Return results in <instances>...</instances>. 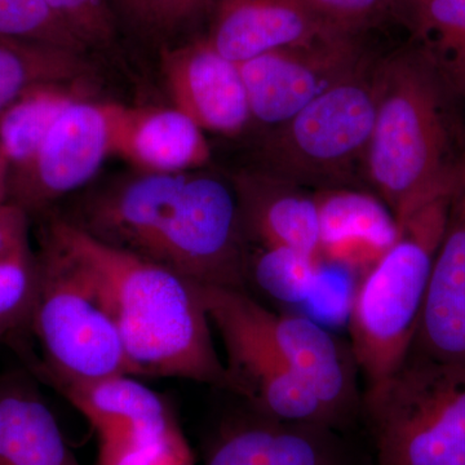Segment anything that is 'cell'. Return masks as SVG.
<instances>
[{"instance_id": "3", "label": "cell", "mask_w": 465, "mask_h": 465, "mask_svg": "<svg viewBox=\"0 0 465 465\" xmlns=\"http://www.w3.org/2000/svg\"><path fill=\"white\" fill-rule=\"evenodd\" d=\"M457 193L410 216L393 246L366 271L358 286L351 311V347L367 387L393 374L411 351Z\"/></svg>"}, {"instance_id": "30", "label": "cell", "mask_w": 465, "mask_h": 465, "mask_svg": "<svg viewBox=\"0 0 465 465\" xmlns=\"http://www.w3.org/2000/svg\"><path fill=\"white\" fill-rule=\"evenodd\" d=\"M9 180H11V166L7 154L0 143V206L9 202Z\"/></svg>"}, {"instance_id": "28", "label": "cell", "mask_w": 465, "mask_h": 465, "mask_svg": "<svg viewBox=\"0 0 465 465\" xmlns=\"http://www.w3.org/2000/svg\"><path fill=\"white\" fill-rule=\"evenodd\" d=\"M204 5L206 0H150L149 25L174 29L195 16Z\"/></svg>"}, {"instance_id": "16", "label": "cell", "mask_w": 465, "mask_h": 465, "mask_svg": "<svg viewBox=\"0 0 465 465\" xmlns=\"http://www.w3.org/2000/svg\"><path fill=\"white\" fill-rule=\"evenodd\" d=\"M234 191L246 241L322 260L316 195L269 171L241 176Z\"/></svg>"}, {"instance_id": "9", "label": "cell", "mask_w": 465, "mask_h": 465, "mask_svg": "<svg viewBox=\"0 0 465 465\" xmlns=\"http://www.w3.org/2000/svg\"><path fill=\"white\" fill-rule=\"evenodd\" d=\"M223 289L234 311L316 394L341 428L361 412L360 369L351 345L309 318L269 311L249 291Z\"/></svg>"}, {"instance_id": "8", "label": "cell", "mask_w": 465, "mask_h": 465, "mask_svg": "<svg viewBox=\"0 0 465 465\" xmlns=\"http://www.w3.org/2000/svg\"><path fill=\"white\" fill-rule=\"evenodd\" d=\"M197 284L211 324L216 327L224 344L229 391L241 396L252 412L265 418L341 430L316 394L234 311L224 289Z\"/></svg>"}, {"instance_id": "10", "label": "cell", "mask_w": 465, "mask_h": 465, "mask_svg": "<svg viewBox=\"0 0 465 465\" xmlns=\"http://www.w3.org/2000/svg\"><path fill=\"white\" fill-rule=\"evenodd\" d=\"M370 58L354 34L281 48L238 64L252 119L282 124Z\"/></svg>"}, {"instance_id": "24", "label": "cell", "mask_w": 465, "mask_h": 465, "mask_svg": "<svg viewBox=\"0 0 465 465\" xmlns=\"http://www.w3.org/2000/svg\"><path fill=\"white\" fill-rule=\"evenodd\" d=\"M320 262L299 251L262 247L247 259V278L278 302H300L316 287Z\"/></svg>"}, {"instance_id": "12", "label": "cell", "mask_w": 465, "mask_h": 465, "mask_svg": "<svg viewBox=\"0 0 465 465\" xmlns=\"http://www.w3.org/2000/svg\"><path fill=\"white\" fill-rule=\"evenodd\" d=\"M341 34L351 33L308 0H219L207 41L223 56L241 64Z\"/></svg>"}, {"instance_id": "26", "label": "cell", "mask_w": 465, "mask_h": 465, "mask_svg": "<svg viewBox=\"0 0 465 465\" xmlns=\"http://www.w3.org/2000/svg\"><path fill=\"white\" fill-rule=\"evenodd\" d=\"M87 45H103L114 36L108 0H45Z\"/></svg>"}, {"instance_id": "1", "label": "cell", "mask_w": 465, "mask_h": 465, "mask_svg": "<svg viewBox=\"0 0 465 465\" xmlns=\"http://www.w3.org/2000/svg\"><path fill=\"white\" fill-rule=\"evenodd\" d=\"M45 229L94 275L108 300L131 375L231 390L197 282L92 237L65 217Z\"/></svg>"}, {"instance_id": "18", "label": "cell", "mask_w": 465, "mask_h": 465, "mask_svg": "<svg viewBox=\"0 0 465 465\" xmlns=\"http://www.w3.org/2000/svg\"><path fill=\"white\" fill-rule=\"evenodd\" d=\"M204 131L177 108L134 109L122 105L114 154L149 173H183L211 158Z\"/></svg>"}, {"instance_id": "20", "label": "cell", "mask_w": 465, "mask_h": 465, "mask_svg": "<svg viewBox=\"0 0 465 465\" xmlns=\"http://www.w3.org/2000/svg\"><path fill=\"white\" fill-rule=\"evenodd\" d=\"M69 84L38 85L0 113V143L12 173L9 185L32 167L61 113L84 99V91Z\"/></svg>"}, {"instance_id": "13", "label": "cell", "mask_w": 465, "mask_h": 465, "mask_svg": "<svg viewBox=\"0 0 465 465\" xmlns=\"http://www.w3.org/2000/svg\"><path fill=\"white\" fill-rule=\"evenodd\" d=\"M162 65L174 108L202 130L231 136L252 119L238 64L207 39L164 51Z\"/></svg>"}, {"instance_id": "4", "label": "cell", "mask_w": 465, "mask_h": 465, "mask_svg": "<svg viewBox=\"0 0 465 465\" xmlns=\"http://www.w3.org/2000/svg\"><path fill=\"white\" fill-rule=\"evenodd\" d=\"M36 258L38 283L29 326L41 347L39 370L45 381L131 375L108 300L90 269L45 226Z\"/></svg>"}, {"instance_id": "15", "label": "cell", "mask_w": 465, "mask_h": 465, "mask_svg": "<svg viewBox=\"0 0 465 465\" xmlns=\"http://www.w3.org/2000/svg\"><path fill=\"white\" fill-rule=\"evenodd\" d=\"M206 465H351V460L332 428L252 412L224 428Z\"/></svg>"}, {"instance_id": "6", "label": "cell", "mask_w": 465, "mask_h": 465, "mask_svg": "<svg viewBox=\"0 0 465 465\" xmlns=\"http://www.w3.org/2000/svg\"><path fill=\"white\" fill-rule=\"evenodd\" d=\"M375 61L323 92L275 125L264 145L269 173L298 185L351 188L358 166L365 168L375 124Z\"/></svg>"}, {"instance_id": "11", "label": "cell", "mask_w": 465, "mask_h": 465, "mask_svg": "<svg viewBox=\"0 0 465 465\" xmlns=\"http://www.w3.org/2000/svg\"><path fill=\"white\" fill-rule=\"evenodd\" d=\"M122 105L84 99L64 110L43 142L32 167L9 185V202L27 213H42L85 185L114 154Z\"/></svg>"}, {"instance_id": "2", "label": "cell", "mask_w": 465, "mask_h": 465, "mask_svg": "<svg viewBox=\"0 0 465 465\" xmlns=\"http://www.w3.org/2000/svg\"><path fill=\"white\" fill-rule=\"evenodd\" d=\"M375 124L365 173L399 226L465 183L458 100L430 52L410 43L375 61Z\"/></svg>"}, {"instance_id": "7", "label": "cell", "mask_w": 465, "mask_h": 465, "mask_svg": "<svg viewBox=\"0 0 465 465\" xmlns=\"http://www.w3.org/2000/svg\"><path fill=\"white\" fill-rule=\"evenodd\" d=\"M51 384L96 432L97 465H194L171 406L134 376Z\"/></svg>"}, {"instance_id": "14", "label": "cell", "mask_w": 465, "mask_h": 465, "mask_svg": "<svg viewBox=\"0 0 465 465\" xmlns=\"http://www.w3.org/2000/svg\"><path fill=\"white\" fill-rule=\"evenodd\" d=\"M411 351L465 369V183L452 200Z\"/></svg>"}, {"instance_id": "19", "label": "cell", "mask_w": 465, "mask_h": 465, "mask_svg": "<svg viewBox=\"0 0 465 465\" xmlns=\"http://www.w3.org/2000/svg\"><path fill=\"white\" fill-rule=\"evenodd\" d=\"M0 465H79L51 410L23 388L0 391Z\"/></svg>"}, {"instance_id": "17", "label": "cell", "mask_w": 465, "mask_h": 465, "mask_svg": "<svg viewBox=\"0 0 465 465\" xmlns=\"http://www.w3.org/2000/svg\"><path fill=\"white\" fill-rule=\"evenodd\" d=\"M321 224V258L369 271L393 246L400 226L390 208L374 195L353 188L316 193Z\"/></svg>"}, {"instance_id": "27", "label": "cell", "mask_w": 465, "mask_h": 465, "mask_svg": "<svg viewBox=\"0 0 465 465\" xmlns=\"http://www.w3.org/2000/svg\"><path fill=\"white\" fill-rule=\"evenodd\" d=\"M342 29L360 34L388 15H396L400 0H308Z\"/></svg>"}, {"instance_id": "29", "label": "cell", "mask_w": 465, "mask_h": 465, "mask_svg": "<svg viewBox=\"0 0 465 465\" xmlns=\"http://www.w3.org/2000/svg\"><path fill=\"white\" fill-rule=\"evenodd\" d=\"M118 3L136 23L149 25L150 0H118Z\"/></svg>"}, {"instance_id": "5", "label": "cell", "mask_w": 465, "mask_h": 465, "mask_svg": "<svg viewBox=\"0 0 465 465\" xmlns=\"http://www.w3.org/2000/svg\"><path fill=\"white\" fill-rule=\"evenodd\" d=\"M361 412L376 465H465V369L410 351L367 387Z\"/></svg>"}, {"instance_id": "23", "label": "cell", "mask_w": 465, "mask_h": 465, "mask_svg": "<svg viewBox=\"0 0 465 465\" xmlns=\"http://www.w3.org/2000/svg\"><path fill=\"white\" fill-rule=\"evenodd\" d=\"M84 69L74 52L0 36V113L38 85L75 82Z\"/></svg>"}, {"instance_id": "22", "label": "cell", "mask_w": 465, "mask_h": 465, "mask_svg": "<svg viewBox=\"0 0 465 465\" xmlns=\"http://www.w3.org/2000/svg\"><path fill=\"white\" fill-rule=\"evenodd\" d=\"M397 16L430 52L455 96L465 101V0H400Z\"/></svg>"}, {"instance_id": "21", "label": "cell", "mask_w": 465, "mask_h": 465, "mask_svg": "<svg viewBox=\"0 0 465 465\" xmlns=\"http://www.w3.org/2000/svg\"><path fill=\"white\" fill-rule=\"evenodd\" d=\"M29 216L12 202L0 206V338L29 326L38 283Z\"/></svg>"}, {"instance_id": "25", "label": "cell", "mask_w": 465, "mask_h": 465, "mask_svg": "<svg viewBox=\"0 0 465 465\" xmlns=\"http://www.w3.org/2000/svg\"><path fill=\"white\" fill-rule=\"evenodd\" d=\"M0 36L79 54L88 47L45 0H0Z\"/></svg>"}]
</instances>
